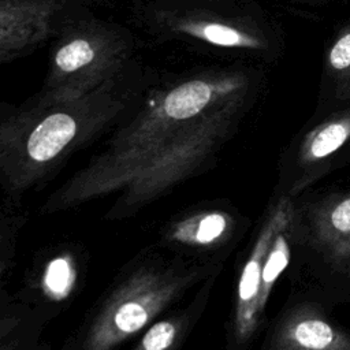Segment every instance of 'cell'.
<instances>
[{
	"label": "cell",
	"instance_id": "cell-1",
	"mask_svg": "<svg viewBox=\"0 0 350 350\" xmlns=\"http://www.w3.org/2000/svg\"><path fill=\"white\" fill-rule=\"evenodd\" d=\"M252 93L245 70H209L154 90L105 148L48 197L57 213L116 194L105 217L135 215L180 182L206 170L230 139Z\"/></svg>",
	"mask_w": 350,
	"mask_h": 350
},
{
	"label": "cell",
	"instance_id": "cell-2",
	"mask_svg": "<svg viewBox=\"0 0 350 350\" xmlns=\"http://www.w3.org/2000/svg\"><path fill=\"white\" fill-rule=\"evenodd\" d=\"M124 108L115 81L79 97L42 94L0 123V178L4 191L19 198L52 175L72 153L98 135Z\"/></svg>",
	"mask_w": 350,
	"mask_h": 350
},
{
	"label": "cell",
	"instance_id": "cell-3",
	"mask_svg": "<svg viewBox=\"0 0 350 350\" xmlns=\"http://www.w3.org/2000/svg\"><path fill=\"white\" fill-rule=\"evenodd\" d=\"M217 268V264L182 258H144L115 283L79 329L70 350H115L200 280L215 276Z\"/></svg>",
	"mask_w": 350,
	"mask_h": 350
},
{
	"label": "cell",
	"instance_id": "cell-4",
	"mask_svg": "<svg viewBox=\"0 0 350 350\" xmlns=\"http://www.w3.org/2000/svg\"><path fill=\"white\" fill-rule=\"evenodd\" d=\"M129 42L116 29L79 23L66 30L51 52L42 94L53 98L85 96L115 81L129 56Z\"/></svg>",
	"mask_w": 350,
	"mask_h": 350
},
{
	"label": "cell",
	"instance_id": "cell-5",
	"mask_svg": "<svg viewBox=\"0 0 350 350\" xmlns=\"http://www.w3.org/2000/svg\"><path fill=\"white\" fill-rule=\"evenodd\" d=\"M295 212L287 196L269 205L250 243L249 253L238 276L230 320V350H245L254 339L264 319L260 305L262 269L276 235L294 223Z\"/></svg>",
	"mask_w": 350,
	"mask_h": 350
},
{
	"label": "cell",
	"instance_id": "cell-6",
	"mask_svg": "<svg viewBox=\"0 0 350 350\" xmlns=\"http://www.w3.org/2000/svg\"><path fill=\"white\" fill-rule=\"evenodd\" d=\"M163 29L174 36L193 38L209 45L241 51H264L268 40L252 21L217 15L201 10L167 11L159 16Z\"/></svg>",
	"mask_w": 350,
	"mask_h": 350
},
{
	"label": "cell",
	"instance_id": "cell-7",
	"mask_svg": "<svg viewBox=\"0 0 350 350\" xmlns=\"http://www.w3.org/2000/svg\"><path fill=\"white\" fill-rule=\"evenodd\" d=\"M59 7L57 0H0V64L45 41Z\"/></svg>",
	"mask_w": 350,
	"mask_h": 350
},
{
	"label": "cell",
	"instance_id": "cell-8",
	"mask_svg": "<svg viewBox=\"0 0 350 350\" xmlns=\"http://www.w3.org/2000/svg\"><path fill=\"white\" fill-rule=\"evenodd\" d=\"M265 350H350V336L316 306L299 305L280 319Z\"/></svg>",
	"mask_w": 350,
	"mask_h": 350
},
{
	"label": "cell",
	"instance_id": "cell-9",
	"mask_svg": "<svg viewBox=\"0 0 350 350\" xmlns=\"http://www.w3.org/2000/svg\"><path fill=\"white\" fill-rule=\"evenodd\" d=\"M235 227L230 212L211 208L179 216L165 227L163 238L171 247L208 252L223 246Z\"/></svg>",
	"mask_w": 350,
	"mask_h": 350
},
{
	"label": "cell",
	"instance_id": "cell-10",
	"mask_svg": "<svg viewBox=\"0 0 350 350\" xmlns=\"http://www.w3.org/2000/svg\"><path fill=\"white\" fill-rule=\"evenodd\" d=\"M312 231L331 257L350 260V194L320 205L312 217Z\"/></svg>",
	"mask_w": 350,
	"mask_h": 350
},
{
	"label": "cell",
	"instance_id": "cell-11",
	"mask_svg": "<svg viewBox=\"0 0 350 350\" xmlns=\"http://www.w3.org/2000/svg\"><path fill=\"white\" fill-rule=\"evenodd\" d=\"M213 279L202 287L198 297L183 310L150 324L144 336L131 350H178L187 331L204 309L208 299V290Z\"/></svg>",
	"mask_w": 350,
	"mask_h": 350
},
{
	"label": "cell",
	"instance_id": "cell-12",
	"mask_svg": "<svg viewBox=\"0 0 350 350\" xmlns=\"http://www.w3.org/2000/svg\"><path fill=\"white\" fill-rule=\"evenodd\" d=\"M350 138V115L328 120L310 131L299 148L302 165L314 164L336 152Z\"/></svg>",
	"mask_w": 350,
	"mask_h": 350
},
{
	"label": "cell",
	"instance_id": "cell-13",
	"mask_svg": "<svg viewBox=\"0 0 350 350\" xmlns=\"http://www.w3.org/2000/svg\"><path fill=\"white\" fill-rule=\"evenodd\" d=\"M41 290L51 301H64L77 284V264L71 254L60 253L46 261L41 279Z\"/></svg>",
	"mask_w": 350,
	"mask_h": 350
},
{
	"label": "cell",
	"instance_id": "cell-14",
	"mask_svg": "<svg viewBox=\"0 0 350 350\" xmlns=\"http://www.w3.org/2000/svg\"><path fill=\"white\" fill-rule=\"evenodd\" d=\"M293 224L286 227L276 235V238L267 254L265 262H264L262 284H261V294H260V305H261V309L264 310V313H265V306H267V302L269 299V295L273 290L276 280L280 278V275L284 272V269L287 268V265L290 262V257H291L290 231H291Z\"/></svg>",
	"mask_w": 350,
	"mask_h": 350
},
{
	"label": "cell",
	"instance_id": "cell-15",
	"mask_svg": "<svg viewBox=\"0 0 350 350\" xmlns=\"http://www.w3.org/2000/svg\"><path fill=\"white\" fill-rule=\"evenodd\" d=\"M328 62L331 68L336 71H343L350 68V31L340 36L332 45Z\"/></svg>",
	"mask_w": 350,
	"mask_h": 350
}]
</instances>
